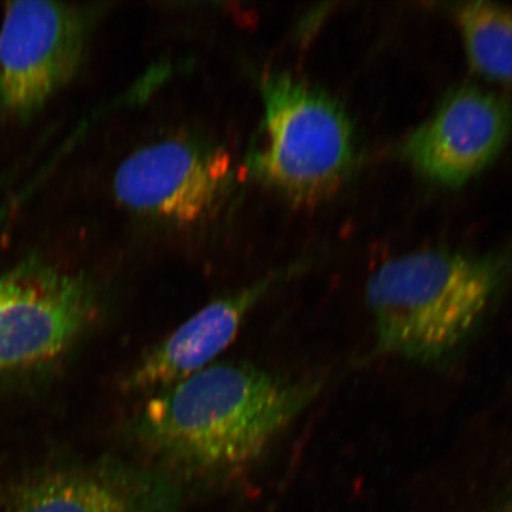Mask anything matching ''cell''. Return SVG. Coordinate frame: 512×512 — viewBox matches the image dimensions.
<instances>
[{
    "mask_svg": "<svg viewBox=\"0 0 512 512\" xmlns=\"http://www.w3.org/2000/svg\"><path fill=\"white\" fill-rule=\"evenodd\" d=\"M285 275H267L204 306L134 364L124 377L123 388L152 394L208 367Z\"/></svg>",
    "mask_w": 512,
    "mask_h": 512,
    "instance_id": "ba28073f",
    "label": "cell"
},
{
    "mask_svg": "<svg viewBox=\"0 0 512 512\" xmlns=\"http://www.w3.org/2000/svg\"><path fill=\"white\" fill-rule=\"evenodd\" d=\"M229 176L226 152L170 139L128 156L114 177V191L125 207L137 213L185 224L209 213Z\"/></svg>",
    "mask_w": 512,
    "mask_h": 512,
    "instance_id": "52a82bcc",
    "label": "cell"
},
{
    "mask_svg": "<svg viewBox=\"0 0 512 512\" xmlns=\"http://www.w3.org/2000/svg\"><path fill=\"white\" fill-rule=\"evenodd\" d=\"M512 283V249H421L371 274L366 304L380 354L437 366L483 328Z\"/></svg>",
    "mask_w": 512,
    "mask_h": 512,
    "instance_id": "7a4b0ae2",
    "label": "cell"
},
{
    "mask_svg": "<svg viewBox=\"0 0 512 512\" xmlns=\"http://www.w3.org/2000/svg\"><path fill=\"white\" fill-rule=\"evenodd\" d=\"M10 214V207L9 206H3L0 207V233H2V230L5 226L6 221H8V217Z\"/></svg>",
    "mask_w": 512,
    "mask_h": 512,
    "instance_id": "7c38bea8",
    "label": "cell"
},
{
    "mask_svg": "<svg viewBox=\"0 0 512 512\" xmlns=\"http://www.w3.org/2000/svg\"><path fill=\"white\" fill-rule=\"evenodd\" d=\"M456 19L472 68L491 81L512 83V10L465 3L458 6Z\"/></svg>",
    "mask_w": 512,
    "mask_h": 512,
    "instance_id": "30bf717a",
    "label": "cell"
},
{
    "mask_svg": "<svg viewBox=\"0 0 512 512\" xmlns=\"http://www.w3.org/2000/svg\"><path fill=\"white\" fill-rule=\"evenodd\" d=\"M492 512H512V491L502 498Z\"/></svg>",
    "mask_w": 512,
    "mask_h": 512,
    "instance_id": "8fae6325",
    "label": "cell"
},
{
    "mask_svg": "<svg viewBox=\"0 0 512 512\" xmlns=\"http://www.w3.org/2000/svg\"><path fill=\"white\" fill-rule=\"evenodd\" d=\"M261 95L262 143L251 157L256 177L300 206L328 200L354 164L347 112L319 88L285 74L264 76Z\"/></svg>",
    "mask_w": 512,
    "mask_h": 512,
    "instance_id": "3957f363",
    "label": "cell"
},
{
    "mask_svg": "<svg viewBox=\"0 0 512 512\" xmlns=\"http://www.w3.org/2000/svg\"><path fill=\"white\" fill-rule=\"evenodd\" d=\"M322 388V379H293L248 363L210 364L151 394L133 435L176 469L238 471L255 463Z\"/></svg>",
    "mask_w": 512,
    "mask_h": 512,
    "instance_id": "6da1fadb",
    "label": "cell"
},
{
    "mask_svg": "<svg viewBox=\"0 0 512 512\" xmlns=\"http://www.w3.org/2000/svg\"><path fill=\"white\" fill-rule=\"evenodd\" d=\"M88 18L74 5L19 0L0 28V110L29 119L74 78L85 55Z\"/></svg>",
    "mask_w": 512,
    "mask_h": 512,
    "instance_id": "277c9868",
    "label": "cell"
},
{
    "mask_svg": "<svg viewBox=\"0 0 512 512\" xmlns=\"http://www.w3.org/2000/svg\"><path fill=\"white\" fill-rule=\"evenodd\" d=\"M98 311L80 275L27 261L0 278V373L55 360Z\"/></svg>",
    "mask_w": 512,
    "mask_h": 512,
    "instance_id": "5b68a950",
    "label": "cell"
},
{
    "mask_svg": "<svg viewBox=\"0 0 512 512\" xmlns=\"http://www.w3.org/2000/svg\"><path fill=\"white\" fill-rule=\"evenodd\" d=\"M511 133L507 100L483 88L463 86L409 134L401 153L428 181L459 187L494 162Z\"/></svg>",
    "mask_w": 512,
    "mask_h": 512,
    "instance_id": "8992f818",
    "label": "cell"
},
{
    "mask_svg": "<svg viewBox=\"0 0 512 512\" xmlns=\"http://www.w3.org/2000/svg\"><path fill=\"white\" fill-rule=\"evenodd\" d=\"M9 512H143L130 490L91 473H55L18 489Z\"/></svg>",
    "mask_w": 512,
    "mask_h": 512,
    "instance_id": "9c48e42d",
    "label": "cell"
}]
</instances>
